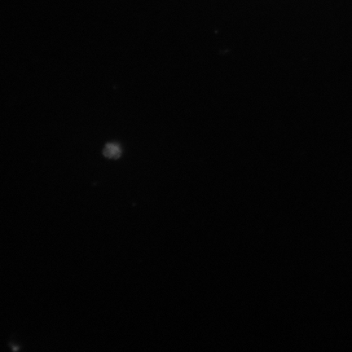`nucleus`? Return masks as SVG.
I'll use <instances>...</instances> for the list:
<instances>
[{
  "label": "nucleus",
  "instance_id": "f257e3e1",
  "mask_svg": "<svg viewBox=\"0 0 352 352\" xmlns=\"http://www.w3.org/2000/svg\"><path fill=\"white\" fill-rule=\"evenodd\" d=\"M104 154L105 157L109 158H118L120 156L121 148L116 144H109L104 149Z\"/></svg>",
  "mask_w": 352,
  "mask_h": 352
}]
</instances>
